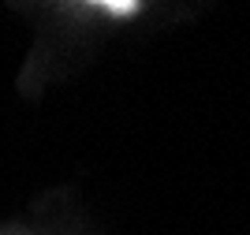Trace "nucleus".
I'll use <instances>...</instances> for the list:
<instances>
[{
    "label": "nucleus",
    "instance_id": "f257e3e1",
    "mask_svg": "<svg viewBox=\"0 0 250 235\" xmlns=\"http://www.w3.org/2000/svg\"><path fill=\"white\" fill-rule=\"evenodd\" d=\"M97 8L112 11V15H131V11H138V4H135V0H120V4H108V0H104V4H97Z\"/></svg>",
    "mask_w": 250,
    "mask_h": 235
}]
</instances>
